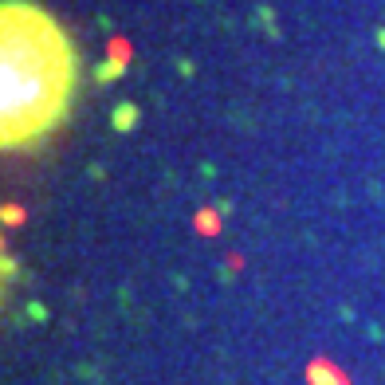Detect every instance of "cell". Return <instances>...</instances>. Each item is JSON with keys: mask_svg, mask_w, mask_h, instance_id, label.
Segmentation results:
<instances>
[{"mask_svg": "<svg viewBox=\"0 0 385 385\" xmlns=\"http://www.w3.org/2000/svg\"><path fill=\"white\" fill-rule=\"evenodd\" d=\"M75 95V51L32 4H4V142L48 134Z\"/></svg>", "mask_w": 385, "mask_h": 385, "instance_id": "6da1fadb", "label": "cell"}, {"mask_svg": "<svg viewBox=\"0 0 385 385\" xmlns=\"http://www.w3.org/2000/svg\"><path fill=\"white\" fill-rule=\"evenodd\" d=\"M130 122H134V106H118V126L126 130Z\"/></svg>", "mask_w": 385, "mask_h": 385, "instance_id": "7a4b0ae2", "label": "cell"}]
</instances>
